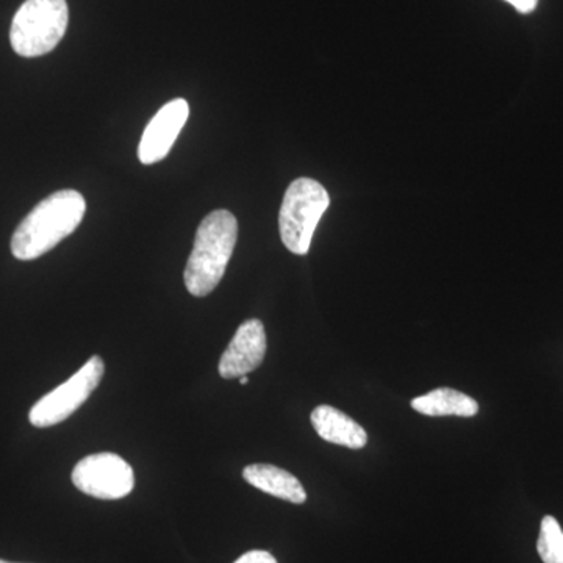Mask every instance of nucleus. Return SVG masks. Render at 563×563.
Wrapping results in <instances>:
<instances>
[{"label":"nucleus","instance_id":"2eb2a0df","mask_svg":"<svg viewBox=\"0 0 563 563\" xmlns=\"http://www.w3.org/2000/svg\"><path fill=\"white\" fill-rule=\"evenodd\" d=\"M247 383H250V377H247V376L240 377V384L246 385Z\"/></svg>","mask_w":563,"mask_h":563},{"label":"nucleus","instance_id":"dca6fc26","mask_svg":"<svg viewBox=\"0 0 563 563\" xmlns=\"http://www.w3.org/2000/svg\"><path fill=\"white\" fill-rule=\"evenodd\" d=\"M0 563H11V562L0 561Z\"/></svg>","mask_w":563,"mask_h":563},{"label":"nucleus","instance_id":"f257e3e1","mask_svg":"<svg viewBox=\"0 0 563 563\" xmlns=\"http://www.w3.org/2000/svg\"><path fill=\"white\" fill-rule=\"evenodd\" d=\"M87 201L76 190H62L43 199L21 221L11 239V252L18 261H35L54 250L79 228Z\"/></svg>","mask_w":563,"mask_h":563},{"label":"nucleus","instance_id":"6e6552de","mask_svg":"<svg viewBox=\"0 0 563 563\" xmlns=\"http://www.w3.org/2000/svg\"><path fill=\"white\" fill-rule=\"evenodd\" d=\"M266 354L265 325L261 320H247L240 325L220 361L224 379L246 376L262 365Z\"/></svg>","mask_w":563,"mask_h":563},{"label":"nucleus","instance_id":"0eeeda50","mask_svg":"<svg viewBox=\"0 0 563 563\" xmlns=\"http://www.w3.org/2000/svg\"><path fill=\"white\" fill-rule=\"evenodd\" d=\"M188 117H190V106L185 99H174L163 106L147 124L140 141V162L143 165L162 162L172 151L181 129L187 124Z\"/></svg>","mask_w":563,"mask_h":563},{"label":"nucleus","instance_id":"ddd939ff","mask_svg":"<svg viewBox=\"0 0 563 563\" xmlns=\"http://www.w3.org/2000/svg\"><path fill=\"white\" fill-rule=\"evenodd\" d=\"M233 563H277V561L266 551H250Z\"/></svg>","mask_w":563,"mask_h":563},{"label":"nucleus","instance_id":"9d476101","mask_svg":"<svg viewBox=\"0 0 563 563\" xmlns=\"http://www.w3.org/2000/svg\"><path fill=\"white\" fill-rule=\"evenodd\" d=\"M243 477L252 487L268 493L274 498L292 504L307 501V493L303 490L302 484L291 473L285 472L279 466L255 463V465L246 466L243 470Z\"/></svg>","mask_w":563,"mask_h":563},{"label":"nucleus","instance_id":"f03ea898","mask_svg":"<svg viewBox=\"0 0 563 563\" xmlns=\"http://www.w3.org/2000/svg\"><path fill=\"white\" fill-rule=\"evenodd\" d=\"M239 240V222L231 211L214 210L203 218L185 268V287L196 298L210 295L220 284Z\"/></svg>","mask_w":563,"mask_h":563},{"label":"nucleus","instance_id":"1a4fd4ad","mask_svg":"<svg viewBox=\"0 0 563 563\" xmlns=\"http://www.w3.org/2000/svg\"><path fill=\"white\" fill-rule=\"evenodd\" d=\"M310 420L314 431L324 442L350 450H362L368 443L365 429L335 407L318 406L310 415Z\"/></svg>","mask_w":563,"mask_h":563},{"label":"nucleus","instance_id":"4468645a","mask_svg":"<svg viewBox=\"0 0 563 563\" xmlns=\"http://www.w3.org/2000/svg\"><path fill=\"white\" fill-rule=\"evenodd\" d=\"M506 2H509L520 13H531V11L536 10L539 0H506Z\"/></svg>","mask_w":563,"mask_h":563},{"label":"nucleus","instance_id":"39448f33","mask_svg":"<svg viewBox=\"0 0 563 563\" xmlns=\"http://www.w3.org/2000/svg\"><path fill=\"white\" fill-rule=\"evenodd\" d=\"M106 365L99 355H92L90 361L70 376L65 384L58 385L55 390L47 393L32 407L29 421L35 428H51L68 420L70 415L84 406L91 393L101 384Z\"/></svg>","mask_w":563,"mask_h":563},{"label":"nucleus","instance_id":"7ed1b4c3","mask_svg":"<svg viewBox=\"0 0 563 563\" xmlns=\"http://www.w3.org/2000/svg\"><path fill=\"white\" fill-rule=\"evenodd\" d=\"M68 21L66 0H25L11 22V47L25 58L49 54L65 36Z\"/></svg>","mask_w":563,"mask_h":563},{"label":"nucleus","instance_id":"9b49d317","mask_svg":"<svg viewBox=\"0 0 563 563\" xmlns=\"http://www.w3.org/2000/svg\"><path fill=\"white\" fill-rule=\"evenodd\" d=\"M412 407L426 417L473 418L479 412V404L465 393L453 388H437L428 395L412 399Z\"/></svg>","mask_w":563,"mask_h":563},{"label":"nucleus","instance_id":"20e7f679","mask_svg":"<svg viewBox=\"0 0 563 563\" xmlns=\"http://www.w3.org/2000/svg\"><path fill=\"white\" fill-rule=\"evenodd\" d=\"M331 198L320 181L301 177L287 188L279 213V231L284 246L296 255L309 254L313 233Z\"/></svg>","mask_w":563,"mask_h":563},{"label":"nucleus","instance_id":"f8f14e48","mask_svg":"<svg viewBox=\"0 0 563 563\" xmlns=\"http://www.w3.org/2000/svg\"><path fill=\"white\" fill-rule=\"evenodd\" d=\"M537 551L543 563H563V531L559 521L551 515H547L540 525Z\"/></svg>","mask_w":563,"mask_h":563},{"label":"nucleus","instance_id":"423d86ee","mask_svg":"<svg viewBox=\"0 0 563 563\" xmlns=\"http://www.w3.org/2000/svg\"><path fill=\"white\" fill-rule=\"evenodd\" d=\"M73 484L85 495L98 499H121L135 487L132 466L118 454L88 455L77 463Z\"/></svg>","mask_w":563,"mask_h":563}]
</instances>
